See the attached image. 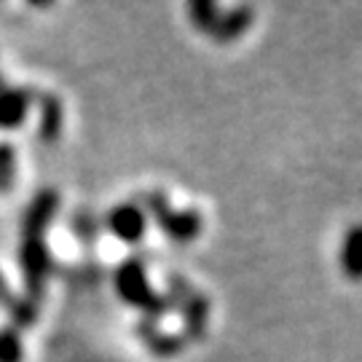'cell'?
<instances>
[{
  "label": "cell",
  "mask_w": 362,
  "mask_h": 362,
  "mask_svg": "<svg viewBox=\"0 0 362 362\" xmlns=\"http://www.w3.org/2000/svg\"><path fill=\"white\" fill-rule=\"evenodd\" d=\"M252 6H247V3H239V6H231L228 11H220L218 22L212 27V38L215 40H223V43H228V40H236L242 33H245L247 27L252 25Z\"/></svg>",
  "instance_id": "52a82bcc"
},
{
  "label": "cell",
  "mask_w": 362,
  "mask_h": 362,
  "mask_svg": "<svg viewBox=\"0 0 362 362\" xmlns=\"http://www.w3.org/2000/svg\"><path fill=\"white\" fill-rule=\"evenodd\" d=\"M40 124H38V137L43 143H57L62 134V100L54 94H40Z\"/></svg>",
  "instance_id": "30bf717a"
},
{
  "label": "cell",
  "mask_w": 362,
  "mask_h": 362,
  "mask_svg": "<svg viewBox=\"0 0 362 362\" xmlns=\"http://www.w3.org/2000/svg\"><path fill=\"white\" fill-rule=\"evenodd\" d=\"M0 91H6V81L3 78H0Z\"/></svg>",
  "instance_id": "e0dca14e"
},
{
  "label": "cell",
  "mask_w": 362,
  "mask_h": 362,
  "mask_svg": "<svg viewBox=\"0 0 362 362\" xmlns=\"http://www.w3.org/2000/svg\"><path fill=\"white\" fill-rule=\"evenodd\" d=\"M107 228L116 236L118 242L124 245H137L145 236V228H148V218L145 212L137 207V202H124L107 212Z\"/></svg>",
  "instance_id": "5b68a950"
},
{
  "label": "cell",
  "mask_w": 362,
  "mask_h": 362,
  "mask_svg": "<svg viewBox=\"0 0 362 362\" xmlns=\"http://www.w3.org/2000/svg\"><path fill=\"white\" fill-rule=\"evenodd\" d=\"M137 336L143 338L145 346L153 351L156 357H175V354L182 351V346H185V338L161 333L153 320H143V322L137 325Z\"/></svg>",
  "instance_id": "9c48e42d"
},
{
  "label": "cell",
  "mask_w": 362,
  "mask_h": 362,
  "mask_svg": "<svg viewBox=\"0 0 362 362\" xmlns=\"http://www.w3.org/2000/svg\"><path fill=\"white\" fill-rule=\"evenodd\" d=\"M13 177V151L11 145H0V188H6Z\"/></svg>",
  "instance_id": "9a60e30c"
},
{
  "label": "cell",
  "mask_w": 362,
  "mask_h": 362,
  "mask_svg": "<svg viewBox=\"0 0 362 362\" xmlns=\"http://www.w3.org/2000/svg\"><path fill=\"white\" fill-rule=\"evenodd\" d=\"M137 207L175 242H194L202 231V215L196 209H172L164 191H143L137 196Z\"/></svg>",
  "instance_id": "7a4b0ae2"
},
{
  "label": "cell",
  "mask_w": 362,
  "mask_h": 362,
  "mask_svg": "<svg viewBox=\"0 0 362 362\" xmlns=\"http://www.w3.org/2000/svg\"><path fill=\"white\" fill-rule=\"evenodd\" d=\"M113 282H116V293L129 306L134 309H140L145 314V320H158V317H164L167 311H172L169 306L167 296H158L151 282H148V274H145V266L140 258H129L124 260L121 266L116 269V276H113Z\"/></svg>",
  "instance_id": "6da1fadb"
},
{
  "label": "cell",
  "mask_w": 362,
  "mask_h": 362,
  "mask_svg": "<svg viewBox=\"0 0 362 362\" xmlns=\"http://www.w3.org/2000/svg\"><path fill=\"white\" fill-rule=\"evenodd\" d=\"M188 13H191V22H194L196 30H202V33L209 35L220 16V6L215 0H194V3L188 6Z\"/></svg>",
  "instance_id": "7c38bea8"
},
{
  "label": "cell",
  "mask_w": 362,
  "mask_h": 362,
  "mask_svg": "<svg viewBox=\"0 0 362 362\" xmlns=\"http://www.w3.org/2000/svg\"><path fill=\"white\" fill-rule=\"evenodd\" d=\"M38 100V94L30 89H6L0 91V129H13L27 118L30 103Z\"/></svg>",
  "instance_id": "8992f818"
},
{
  "label": "cell",
  "mask_w": 362,
  "mask_h": 362,
  "mask_svg": "<svg viewBox=\"0 0 362 362\" xmlns=\"http://www.w3.org/2000/svg\"><path fill=\"white\" fill-rule=\"evenodd\" d=\"M11 303H13L11 290H8L6 279H3V274H0V306H3V309H11Z\"/></svg>",
  "instance_id": "2e32d148"
},
{
  "label": "cell",
  "mask_w": 362,
  "mask_h": 362,
  "mask_svg": "<svg viewBox=\"0 0 362 362\" xmlns=\"http://www.w3.org/2000/svg\"><path fill=\"white\" fill-rule=\"evenodd\" d=\"M341 272L354 282H362V223H354L341 247Z\"/></svg>",
  "instance_id": "8fae6325"
},
{
  "label": "cell",
  "mask_w": 362,
  "mask_h": 362,
  "mask_svg": "<svg viewBox=\"0 0 362 362\" xmlns=\"http://www.w3.org/2000/svg\"><path fill=\"white\" fill-rule=\"evenodd\" d=\"M19 263H22V272H25L27 300L38 306L46 276L52 272V252L46 247V239L43 236H25L22 250H19Z\"/></svg>",
  "instance_id": "277c9868"
},
{
  "label": "cell",
  "mask_w": 362,
  "mask_h": 362,
  "mask_svg": "<svg viewBox=\"0 0 362 362\" xmlns=\"http://www.w3.org/2000/svg\"><path fill=\"white\" fill-rule=\"evenodd\" d=\"M57 204H59V196L57 191H40L35 199H33V204L27 209L25 215V236H43L46 231V226L52 223L54 212H57Z\"/></svg>",
  "instance_id": "ba28073f"
},
{
  "label": "cell",
  "mask_w": 362,
  "mask_h": 362,
  "mask_svg": "<svg viewBox=\"0 0 362 362\" xmlns=\"http://www.w3.org/2000/svg\"><path fill=\"white\" fill-rule=\"evenodd\" d=\"M167 300L172 309H177L182 314V327H185L182 338L191 341V338L204 336L209 320V300L199 290L188 285V279L172 274L167 279Z\"/></svg>",
  "instance_id": "3957f363"
},
{
  "label": "cell",
  "mask_w": 362,
  "mask_h": 362,
  "mask_svg": "<svg viewBox=\"0 0 362 362\" xmlns=\"http://www.w3.org/2000/svg\"><path fill=\"white\" fill-rule=\"evenodd\" d=\"M0 362H22V341L16 330H0Z\"/></svg>",
  "instance_id": "4fadbf2b"
},
{
  "label": "cell",
  "mask_w": 362,
  "mask_h": 362,
  "mask_svg": "<svg viewBox=\"0 0 362 362\" xmlns=\"http://www.w3.org/2000/svg\"><path fill=\"white\" fill-rule=\"evenodd\" d=\"M8 314H11L13 330H16V327H30V325L35 322L38 306H35V303H30V300H13Z\"/></svg>",
  "instance_id": "5bb4252c"
}]
</instances>
